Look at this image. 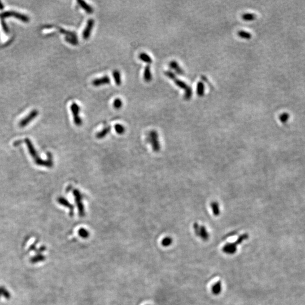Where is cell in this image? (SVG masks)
Returning <instances> with one entry per match:
<instances>
[{
	"label": "cell",
	"instance_id": "cell-10",
	"mask_svg": "<svg viewBox=\"0 0 305 305\" xmlns=\"http://www.w3.org/2000/svg\"><path fill=\"white\" fill-rule=\"evenodd\" d=\"M78 4L88 14L93 13V8L83 0H78Z\"/></svg>",
	"mask_w": 305,
	"mask_h": 305
},
{
	"label": "cell",
	"instance_id": "cell-23",
	"mask_svg": "<svg viewBox=\"0 0 305 305\" xmlns=\"http://www.w3.org/2000/svg\"><path fill=\"white\" fill-rule=\"evenodd\" d=\"M193 94V90L192 88L189 86L185 89V93H184V98L185 100H189L190 99V98L192 96Z\"/></svg>",
	"mask_w": 305,
	"mask_h": 305
},
{
	"label": "cell",
	"instance_id": "cell-5",
	"mask_svg": "<svg viewBox=\"0 0 305 305\" xmlns=\"http://www.w3.org/2000/svg\"><path fill=\"white\" fill-rule=\"evenodd\" d=\"M70 109L72 114L74 117V121L75 125L80 126L82 125V119L79 116V112L80 111V107L76 103L73 102L70 106Z\"/></svg>",
	"mask_w": 305,
	"mask_h": 305
},
{
	"label": "cell",
	"instance_id": "cell-3",
	"mask_svg": "<svg viewBox=\"0 0 305 305\" xmlns=\"http://www.w3.org/2000/svg\"><path fill=\"white\" fill-rule=\"evenodd\" d=\"M193 227L194 232L197 236L199 237L204 241H206L209 240V232H207L205 226L201 225L197 223H195L193 224Z\"/></svg>",
	"mask_w": 305,
	"mask_h": 305
},
{
	"label": "cell",
	"instance_id": "cell-15",
	"mask_svg": "<svg viewBox=\"0 0 305 305\" xmlns=\"http://www.w3.org/2000/svg\"><path fill=\"white\" fill-rule=\"evenodd\" d=\"M221 290H222V285L221 281H218L217 283L214 284V285L212 286V293L214 295H219L221 293Z\"/></svg>",
	"mask_w": 305,
	"mask_h": 305
},
{
	"label": "cell",
	"instance_id": "cell-20",
	"mask_svg": "<svg viewBox=\"0 0 305 305\" xmlns=\"http://www.w3.org/2000/svg\"><path fill=\"white\" fill-rule=\"evenodd\" d=\"M237 34L239 35V36H240V38H243L244 39L249 40L252 38V35L250 32L245 31H243V30L239 31L238 32Z\"/></svg>",
	"mask_w": 305,
	"mask_h": 305
},
{
	"label": "cell",
	"instance_id": "cell-1",
	"mask_svg": "<svg viewBox=\"0 0 305 305\" xmlns=\"http://www.w3.org/2000/svg\"><path fill=\"white\" fill-rule=\"evenodd\" d=\"M25 143L27 144V146L28 147V151L30 154V155L32 156L33 159H34L35 163L37 164L38 165L43 166H47V167H51L52 166V162L49 160L48 161H45L41 159L38 156L37 152L34 148L33 146V144L31 143V141L29 140L28 139H25Z\"/></svg>",
	"mask_w": 305,
	"mask_h": 305
},
{
	"label": "cell",
	"instance_id": "cell-21",
	"mask_svg": "<svg viewBox=\"0 0 305 305\" xmlns=\"http://www.w3.org/2000/svg\"><path fill=\"white\" fill-rule=\"evenodd\" d=\"M110 130H111V128L110 127L105 128L104 129H103L102 131L97 134V137L98 139H102V138L105 137L106 135L110 132Z\"/></svg>",
	"mask_w": 305,
	"mask_h": 305
},
{
	"label": "cell",
	"instance_id": "cell-8",
	"mask_svg": "<svg viewBox=\"0 0 305 305\" xmlns=\"http://www.w3.org/2000/svg\"><path fill=\"white\" fill-rule=\"evenodd\" d=\"M74 196H75L76 203L78 204L79 212L80 214V215H82L84 214V209L83 203H82V196H81V193H80V192L78 190H74Z\"/></svg>",
	"mask_w": 305,
	"mask_h": 305
},
{
	"label": "cell",
	"instance_id": "cell-14",
	"mask_svg": "<svg viewBox=\"0 0 305 305\" xmlns=\"http://www.w3.org/2000/svg\"><path fill=\"white\" fill-rule=\"evenodd\" d=\"M66 40L70 44L73 45H76L78 44V38L76 34L74 32H72L71 34L66 36Z\"/></svg>",
	"mask_w": 305,
	"mask_h": 305
},
{
	"label": "cell",
	"instance_id": "cell-17",
	"mask_svg": "<svg viewBox=\"0 0 305 305\" xmlns=\"http://www.w3.org/2000/svg\"><path fill=\"white\" fill-rule=\"evenodd\" d=\"M112 76L114 79L115 84L117 85H121V75L118 70H115L112 72Z\"/></svg>",
	"mask_w": 305,
	"mask_h": 305
},
{
	"label": "cell",
	"instance_id": "cell-31",
	"mask_svg": "<svg viewBox=\"0 0 305 305\" xmlns=\"http://www.w3.org/2000/svg\"><path fill=\"white\" fill-rule=\"evenodd\" d=\"M79 234L83 237H87L88 236V235H89V234H88V232L87 230H84L83 228L80 230Z\"/></svg>",
	"mask_w": 305,
	"mask_h": 305
},
{
	"label": "cell",
	"instance_id": "cell-12",
	"mask_svg": "<svg viewBox=\"0 0 305 305\" xmlns=\"http://www.w3.org/2000/svg\"><path fill=\"white\" fill-rule=\"evenodd\" d=\"M16 16V18H18V19H21L22 20L25 21V22L28 21V18H27L25 16L21 15L20 14L14 13V12H7V13H3L1 15V16L3 17V18L7 17V16Z\"/></svg>",
	"mask_w": 305,
	"mask_h": 305
},
{
	"label": "cell",
	"instance_id": "cell-24",
	"mask_svg": "<svg viewBox=\"0 0 305 305\" xmlns=\"http://www.w3.org/2000/svg\"><path fill=\"white\" fill-rule=\"evenodd\" d=\"M58 202L60 204L62 205L63 206H66V207H68L69 209H70V212H71L72 210V209H73V208H72V206L71 205V204L69 203V201H67L65 198H58Z\"/></svg>",
	"mask_w": 305,
	"mask_h": 305
},
{
	"label": "cell",
	"instance_id": "cell-19",
	"mask_svg": "<svg viewBox=\"0 0 305 305\" xmlns=\"http://www.w3.org/2000/svg\"><path fill=\"white\" fill-rule=\"evenodd\" d=\"M211 208L213 214L215 216H218L220 214V207L218 203L216 202H212L211 203Z\"/></svg>",
	"mask_w": 305,
	"mask_h": 305
},
{
	"label": "cell",
	"instance_id": "cell-2",
	"mask_svg": "<svg viewBox=\"0 0 305 305\" xmlns=\"http://www.w3.org/2000/svg\"><path fill=\"white\" fill-rule=\"evenodd\" d=\"M249 238V235L247 234L241 235L236 240V242L232 243H227L223 248V252L227 254H234L236 252L237 246L239 245L243 241L247 240Z\"/></svg>",
	"mask_w": 305,
	"mask_h": 305
},
{
	"label": "cell",
	"instance_id": "cell-28",
	"mask_svg": "<svg viewBox=\"0 0 305 305\" xmlns=\"http://www.w3.org/2000/svg\"><path fill=\"white\" fill-rule=\"evenodd\" d=\"M172 243V239L171 238L169 237H167L162 240V244L163 246H168L171 244Z\"/></svg>",
	"mask_w": 305,
	"mask_h": 305
},
{
	"label": "cell",
	"instance_id": "cell-29",
	"mask_svg": "<svg viewBox=\"0 0 305 305\" xmlns=\"http://www.w3.org/2000/svg\"><path fill=\"white\" fill-rule=\"evenodd\" d=\"M289 118V115L287 112H284L279 116V119L282 123H285Z\"/></svg>",
	"mask_w": 305,
	"mask_h": 305
},
{
	"label": "cell",
	"instance_id": "cell-6",
	"mask_svg": "<svg viewBox=\"0 0 305 305\" xmlns=\"http://www.w3.org/2000/svg\"><path fill=\"white\" fill-rule=\"evenodd\" d=\"M94 25V20L93 19H89L88 20L85 28L83 32V37L84 39L87 40L90 38V34L92 31Z\"/></svg>",
	"mask_w": 305,
	"mask_h": 305
},
{
	"label": "cell",
	"instance_id": "cell-26",
	"mask_svg": "<svg viewBox=\"0 0 305 305\" xmlns=\"http://www.w3.org/2000/svg\"><path fill=\"white\" fill-rule=\"evenodd\" d=\"M123 106V101L121 98H115L113 102V106L116 109H119Z\"/></svg>",
	"mask_w": 305,
	"mask_h": 305
},
{
	"label": "cell",
	"instance_id": "cell-13",
	"mask_svg": "<svg viewBox=\"0 0 305 305\" xmlns=\"http://www.w3.org/2000/svg\"><path fill=\"white\" fill-rule=\"evenodd\" d=\"M143 79L146 82H150L152 80V74L151 71L150 66L147 65L144 69Z\"/></svg>",
	"mask_w": 305,
	"mask_h": 305
},
{
	"label": "cell",
	"instance_id": "cell-18",
	"mask_svg": "<svg viewBox=\"0 0 305 305\" xmlns=\"http://www.w3.org/2000/svg\"><path fill=\"white\" fill-rule=\"evenodd\" d=\"M139 58L142 61H143L144 62L147 63H149V64L152 63V62L151 57L149 56L146 53H143H143H140L139 56Z\"/></svg>",
	"mask_w": 305,
	"mask_h": 305
},
{
	"label": "cell",
	"instance_id": "cell-27",
	"mask_svg": "<svg viewBox=\"0 0 305 305\" xmlns=\"http://www.w3.org/2000/svg\"><path fill=\"white\" fill-rule=\"evenodd\" d=\"M115 130L116 133L121 134L125 132V128L123 125L116 124L115 125Z\"/></svg>",
	"mask_w": 305,
	"mask_h": 305
},
{
	"label": "cell",
	"instance_id": "cell-7",
	"mask_svg": "<svg viewBox=\"0 0 305 305\" xmlns=\"http://www.w3.org/2000/svg\"><path fill=\"white\" fill-rule=\"evenodd\" d=\"M38 115V112L37 110H34L32 112H30V114L26 116L25 118L22 119L21 121L19 123V126L20 127H25V125H28L30 121L34 120L36 116H37Z\"/></svg>",
	"mask_w": 305,
	"mask_h": 305
},
{
	"label": "cell",
	"instance_id": "cell-25",
	"mask_svg": "<svg viewBox=\"0 0 305 305\" xmlns=\"http://www.w3.org/2000/svg\"><path fill=\"white\" fill-rule=\"evenodd\" d=\"M174 82L175 84L178 86V87L180 88L181 89H185L188 87V85L185 82L181 80L180 79H176L174 80Z\"/></svg>",
	"mask_w": 305,
	"mask_h": 305
},
{
	"label": "cell",
	"instance_id": "cell-9",
	"mask_svg": "<svg viewBox=\"0 0 305 305\" xmlns=\"http://www.w3.org/2000/svg\"><path fill=\"white\" fill-rule=\"evenodd\" d=\"M110 81H111L110 78H109L108 76L106 75L102 76V78L94 79L92 81V84L94 87H100L101 85L110 84Z\"/></svg>",
	"mask_w": 305,
	"mask_h": 305
},
{
	"label": "cell",
	"instance_id": "cell-22",
	"mask_svg": "<svg viewBox=\"0 0 305 305\" xmlns=\"http://www.w3.org/2000/svg\"><path fill=\"white\" fill-rule=\"evenodd\" d=\"M242 18L245 21H252L255 20L256 16L253 13H245L242 16Z\"/></svg>",
	"mask_w": 305,
	"mask_h": 305
},
{
	"label": "cell",
	"instance_id": "cell-30",
	"mask_svg": "<svg viewBox=\"0 0 305 305\" xmlns=\"http://www.w3.org/2000/svg\"><path fill=\"white\" fill-rule=\"evenodd\" d=\"M165 75L167 78L171 79V80H175L176 79V76L175 74L171 71H166L165 72Z\"/></svg>",
	"mask_w": 305,
	"mask_h": 305
},
{
	"label": "cell",
	"instance_id": "cell-4",
	"mask_svg": "<svg viewBox=\"0 0 305 305\" xmlns=\"http://www.w3.org/2000/svg\"><path fill=\"white\" fill-rule=\"evenodd\" d=\"M148 140L151 143L153 150L156 152H159L161 146L159 143L158 134L157 131H152L150 132L148 137Z\"/></svg>",
	"mask_w": 305,
	"mask_h": 305
},
{
	"label": "cell",
	"instance_id": "cell-11",
	"mask_svg": "<svg viewBox=\"0 0 305 305\" xmlns=\"http://www.w3.org/2000/svg\"><path fill=\"white\" fill-rule=\"evenodd\" d=\"M169 66H170V68L173 69L176 72V73L177 74H178V75H181L184 74V70L181 69V67H180V66L179 65L178 62H176L175 61H172L169 63Z\"/></svg>",
	"mask_w": 305,
	"mask_h": 305
},
{
	"label": "cell",
	"instance_id": "cell-16",
	"mask_svg": "<svg viewBox=\"0 0 305 305\" xmlns=\"http://www.w3.org/2000/svg\"><path fill=\"white\" fill-rule=\"evenodd\" d=\"M197 94L199 97H203L205 94V84L202 81H199L197 83Z\"/></svg>",
	"mask_w": 305,
	"mask_h": 305
}]
</instances>
